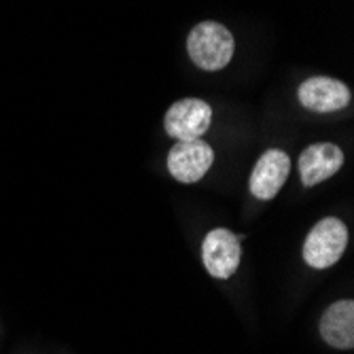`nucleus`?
Segmentation results:
<instances>
[{
	"label": "nucleus",
	"mask_w": 354,
	"mask_h": 354,
	"mask_svg": "<svg viewBox=\"0 0 354 354\" xmlns=\"http://www.w3.org/2000/svg\"><path fill=\"white\" fill-rule=\"evenodd\" d=\"M291 172V159L280 149H268L252 168L250 193L257 200H274Z\"/></svg>",
	"instance_id": "6"
},
{
	"label": "nucleus",
	"mask_w": 354,
	"mask_h": 354,
	"mask_svg": "<svg viewBox=\"0 0 354 354\" xmlns=\"http://www.w3.org/2000/svg\"><path fill=\"white\" fill-rule=\"evenodd\" d=\"M344 166V153L333 142L310 145L299 157V174L306 187H314L331 178Z\"/></svg>",
	"instance_id": "8"
},
{
	"label": "nucleus",
	"mask_w": 354,
	"mask_h": 354,
	"mask_svg": "<svg viewBox=\"0 0 354 354\" xmlns=\"http://www.w3.org/2000/svg\"><path fill=\"white\" fill-rule=\"evenodd\" d=\"M320 335L339 350H350L354 346V301L342 299L327 308L320 318Z\"/></svg>",
	"instance_id": "9"
},
{
	"label": "nucleus",
	"mask_w": 354,
	"mask_h": 354,
	"mask_svg": "<svg viewBox=\"0 0 354 354\" xmlns=\"http://www.w3.org/2000/svg\"><path fill=\"white\" fill-rule=\"evenodd\" d=\"M240 236L234 232L216 227L212 230L202 244V259L210 276L214 278H230L236 274L240 259H242V246H240Z\"/></svg>",
	"instance_id": "4"
},
{
	"label": "nucleus",
	"mask_w": 354,
	"mask_h": 354,
	"mask_svg": "<svg viewBox=\"0 0 354 354\" xmlns=\"http://www.w3.org/2000/svg\"><path fill=\"white\" fill-rule=\"evenodd\" d=\"M214 162V151L204 140H178L168 153V170L178 183H198Z\"/></svg>",
	"instance_id": "5"
},
{
	"label": "nucleus",
	"mask_w": 354,
	"mask_h": 354,
	"mask_svg": "<svg viewBox=\"0 0 354 354\" xmlns=\"http://www.w3.org/2000/svg\"><path fill=\"white\" fill-rule=\"evenodd\" d=\"M299 102L314 113H333L350 104V89L346 83L331 77H312L299 85Z\"/></svg>",
	"instance_id": "7"
},
{
	"label": "nucleus",
	"mask_w": 354,
	"mask_h": 354,
	"mask_svg": "<svg viewBox=\"0 0 354 354\" xmlns=\"http://www.w3.org/2000/svg\"><path fill=\"white\" fill-rule=\"evenodd\" d=\"M348 244V230L346 225L335 218L327 216L314 225V230L308 234L304 244V259L314 270H327L335 266Z\"/></svg>",
	"instance_id": "2"
},
{
	"label": "nucleus",
	"mask_w": 354,
	"mask_h": 354,
	"mask_svg": "<svg viewBox=\"0 0 354 354\" xmlns=\"http://www.w3.org/2000/svg\"><path fill=\"white\" fill-rule=\"evenodd\" d=\"M189 57L198 68L214 73L223 71L234 57V37L223 24L216 21H202L189 32L187 39Z\"/></svg>",
	"instance_id": "1"
},
{
	"label": "nucleus",
	"mask_w": 354,
	"mask_h": 354,
	"mask_svg": "<svg viewBox=\"0 0 354 354\" xmlns=\"http://www.w3.org/2000/svg\"><path fill=\"white\" fill-rule=\"evenodd\" d=\"M212 121V109L200 98H183L174 102L164 119L166 132L176 140L202 138Z\"/></svg>",
	"instance_id": "3"
}]
</instances>
